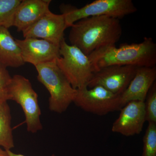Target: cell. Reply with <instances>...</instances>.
Masks as SVG:
<instances>
[{
  "mask_svg": "<svg viewBox=\"0 0 156 156\" xmlns=\"http://www.w3.org/2000/svg\"><path fill=\"white\" fill-rule=\"evenodd\" d=\"M70 27L69 36L70 45L88 56L99 48L115 45L122 34L119 20L106 16L84 18Z\"/></svg>",
  "mask_w": 156,
  "mask_h": 156,
  "instance_id": "1",
  "label": "cell"
},
{
  "mask_svg": "<svg viewBox=\"0 0 156 156\" xmlns=\"http://www.w3.org/2000/svg\"><path fill=\"white\" fill-rule=\"evenodd\" d=\"M95 72L112 66L154 67L156 64V44L151 37L139 43L105 46L89 55Z\"/></svg>",
  "mask_w": 156,
  "mask_h": 156,
  "instance_id": "2",
  "label": "cell"
},
{
  "mask_svg": "<svg viewBox=\"0 0 156 156\" xmlns=\"http://www.w3.org/2000/svg\"><path fill=\"white\" fill-rule=\"evenodd\" d=\"M35 67L38 73V80L50 94V110L59 114L64 112L73 102L77 89L73 88L56 62L43 63Z\"/></svg>",
  "mask_w": 156,
  "mask_h": 156,
  "instance_id": "3",
  "label": "cell"
},
{
  "mask_svg": "<svg viewBox=\"0 0 156 156\" xmlns=\"http://www.w3.org/2000/svg\"><path fill=\"white\" fill-rule=\"evenodd\" d=\"M60 9L67 28L87 17L106 16L119 19L137 11L131 0H96L81 8L62 4Z\"/></svg>",
  "mask_w": 156,
  "mask_h": 156,
  "instance_id": "4",
  "label": "cell"
},
{
  "mask_svg": "<svg viewBox=\"0 0 156 156\" xmlns=\"http://www.w3.org/2000/svg\"><path fill=\"white\" fill-rule=\"evenodd\" d=\"M60 57L56 63L74 89L87 87L95 73L92 62L79 48L63 40L59 46Z\"/></svg>",
  "mask_w": 156,
  "mask_h": 156,
  "instance_id": "5",
  "label": "cell"
},
{
  "mask_svg": "<svg viewBox=\"0 0 156 156\" xmlns=\"http://www.w3.org/2000/svg\"><path fill=\"white\" fill-rule=\"evenodd\" d=\"M9 99L16 101L22 108L28 132L35 133L43 129L38 95L28 79L20 75L12 77Z\"/></svg>",
  "mask_w": 156,
  "mask_h": 156,
  "instance_id": "6",
  "label": "cell"
},
{
  "mask_svg": "<svg viewBox=\"0 0 156 156\" xmlns=\"http://www.w3.org/2000/svg\"><path fill=\"white\" fill-rule=\"evenodd\" d=\"M120 95L114 94L100 86L87 87L77 89L73 102L85 111L104 115L120 110Z\"/></svg>",
  "mask_w": 156,
  "mask_h": 156,
  "instance_id": "7",
  "label": "cell"
},
{
  "mask_svg": "<svg viewBox=\"0 0 156 156\" xmlns=\"http://www.w3.org/2000/svg\"><path fill=\"white\" fill-rule=\"evenodd\" d=\"M138 67L129 65L103 68L93 73L87 87L100 86L114 94L120 95L127 89Z\"/></svg>",
  "mask_w": 156,
  "mask_h": 156,
  "instance_id": "8",
  "label": "cell"
},
{
  "mask_svg": "<svg viewBox=\"0 0 156 156\" xmlns=\"http://www.w3.org/2000/svg\"><path fill=\"white\" fill-rule=\"evenodd\" d=\"M67 28L64 16L50 11L22 32L23 37L44 39L58 46L64 38Z\"/></svg>",
  "mask_w": 156,
  "mask_h": 156,
  "instance_id": "9",
  "label": "cell"
},
{
  "mask_svg": "<svg viewBox=\"0 0 156 156\" xmlns=\"http://www.w3.org/2000/svg\"><path fill=\"white\" fill-rule=\"evenodd\" d=\"M15 40L25 63H30L36 66L55 61L60 57L59 46L46 40L36 38Z\"/></svg>",
  "mask_w": 156,
  "mask_h": 156,
  "instance_id": "10",
  "label": "cell"
},
{
  "mask_svg": "<svg viewBox=\"0 0 156 156\" xmlns=\"http://www.w3.org/2000/svg\"><path fill=\"white\" fill-rule=\"evenodd\" d=\"M145 122L144 101H130L120 109L119 115L113 124L112 131L125 136H134L142 131Z\"/></svg>",
  "mask_w": 156,
  "mask_h": 156,
  "instance_id": "11",
  "label": "cell"
},
{
  "mask_svg": "<svg viewBox=\"0 0 156 156\" xmlns=\"http://www.w3.org/2000/svg\"><path fill=\"white\" fill-rule=\"evenodd\" d=\"M156 79V68L138 67L127 89L120 95L121 108L134 101H145Z\"/></svg>",
  "mask_w": 156,
  "mask_h": 156,
  "instance_id": "12",
  "label": "cell"
},
{
  "mask_svg": "<svg viewBox=\"0 0 156 156\" xmlns=\"http://www.w3.org/2000/svg\"><path fill=\"white\" fill-rule=\"evenodd\" d=\"M51 0H21L14 13L13 27L23 32L50 11Z\"/></svg>",
  "mask_w": 156,
  "mask_h": 156,
  "instance_id": "13",
  "label": "cell"
},
{
  "mask_svg": "<svg viewBox=\"0 0 156 156\" xmlns=\"http://www.w3.org/2000/svg\"><path fill=\"white\" fill-rule=\"evenodd\" d=\"M0 64L7 68H18L25 63L20 49L9 29L0 27Z\"/></svg>",
  "mask_w": 156,
  "mask_h": 156,
  "instance_id": "14",
  "label": "cell"
},
{
  "mask_svg": "<svg viewBox=\"0 0 156 156\" xmlns=\"http://www.w3.org/2000/svg\"><path fill=\"white\" fill-rule=\"evenodd\" d=\"M11 121L8 101H0V147L5 150H11L14 147Z\"/></svg>",
  "mask_w": 156,
  "mask_h": 156,
  "instance_id": "15",
  "label": "cell"
},
{
  "mask_svg": "<svg viewBox=\"0 0 156 156\" xmlns=\"http://www.w3.org/2000/svg\"><path fill=\"white\" fill-rule=\"evenodd\" d=\"M21 0H0V27H13L14 13Z\"/></svg>",
  "mask_w": 156,
  "mask_h": 156,
  "instance_id": "16",
  "label": "cell"
},
{
  "mask_svg": "<svg viewBox=\"0 0 156 156\" xmlns=\"http://www.w3.org/2000/svg\"><path fill=\"white\" fill-rule=\"evenodd\" d=\"M142 156H156V123L149 122L143 138Z\"/></svg>",
  "mask_w": 156,
  "mask_h": 156,
  "instance_id": "17",
  "label": "cell"
},
{
  "mask_svg": "<svg viewBox=\"0 0 156 156\" xmlns=\"http://www.w3.org/2000/svg\"><path fill=\"white\" fill-rule=\"evenodd\" d=\"M144 101L146 121L156 123V84L151 88Z\"/></svg>",
  "mask_w": 156,
  "mask_h": 156,
  "instance_id": "18",
  "label": "cell"
},
{
  "mask_svg": "<svg viewBox=\"0 0 156 156\" xmlns=\"http://www.w3.org/2000/svg\"><path fill=\"white\" fill-rule=\"evenodd\" d=\"M12 78L7 68L0 64V101H8Z\"/></svg>",
  "mask_w": 156,
  "mask_h": 156,
  "instance_id": "19",
  "label": "cell"
},
{
  "mask_svg": "<svg viewBox=\"0 0 156 156\" xmlns=\"http://www.w3.org/2000/svg\"><path fill=\"white\" fill-rule=\"evenodd\" d=\"M8 153L9 156H25L20 154H16L12 152L11 150H6ZM51 156H55L54 154L52 155Z\"/></svg>",
  "mask_w": 156,
  "mask_h": 156,
  "instance_id": "20",
  "label": "cell"
},
{
  "mask_svg": "<svg viewBox=\"0 0 156 156\" xmlns=\"http://www.w3.org/2000/svg\"><path fill=\"white\" fill-rule=\"evenodd\" d=\"M0 156H9L7 151L0 147Z\"/></svg>",
  "mask_w": 156,
  "mask_h": 156,
  "instance_id": "21",
  "label": "cell"
}]
</instances>
